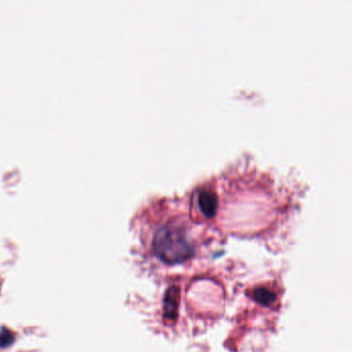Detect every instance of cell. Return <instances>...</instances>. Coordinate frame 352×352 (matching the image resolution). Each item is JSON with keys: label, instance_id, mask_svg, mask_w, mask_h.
I'll list each match as a JSON object with an SVG mask.
<instances>
[{"label": "cell", "instance_id": "2", "mask_svg": "<svg viewBox=\"0 0 352 352\" xmlns=\"http://www.w3.org/2000/svg\"><path fill=\"white\" fill-rule=\"evenodd\" d=\"M180 305V289L176 285L170 286L164 296L163 316L169 321H175L178 317V309Z\"/></svg>", "mask_w": 352, "mask_h": 352}, {"label": "cell", "instance_id": "4", "mask_svg": "<svg viewBox=\"0 0 352 352\" xmlns=\"http://www.w3.org/2000/svg\"><path fill=\"white\" fill-rule=\"evenodd\" d=\"M252 297L262 306H270L276 301L275 293L264 287H259L254 289L252 292Z\"/></svg>", "mask_w": 352, "mask_h": 352}, {"label": "cell", "instance_id": "1", "mask_svg": "<svg viewBox=\"0 0 352 352\" xmlns=\"http://www.w3.org/2000/svg\"><path fill=\"white\" fill-rule=\"evenodd\" d=\"M153 250L157 257L167 264L184 262L194 255V247L184 231L175 226H164L156 232Z\"/></svg>", "mask_w": 352, "mask_h": 352}, {"label": "cell", "instance_id": "3", "mask_svg": "<svg viewBox=\"0 0 352 352\" xmlns=\"http://www.w3.org/2000/svg\"><path fill=\"white\" fill-rule=\"evenodd\" d=\"M197 205L206 217H213L217 211V197L209 190H200L197 195Z\"/></svg>", "mask_w": 352, "mask_h": 352}]
</instances>
